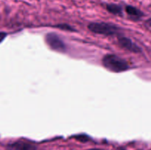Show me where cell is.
I'll return each instance as SVG.
<instances>
[{"mask_svg":"<svg viewBox=\"0 0 151 150\" xmlns=\"http://www.w3.org/2000/svg\"><path fill=\"white\" fill-rule=\"evenodd\" d=\"M88 29L94 33L100 34L110 36L117 34L119 31V28L117 26L112 24L106 23V22H94L88 24Z\"/></svg>","mask_w":151,"mask_h":150,"instance_id":"7a4b0ae2","label":"cell"},{"mask_svg":"<svg viewBox=\"0 0 151 150\" xmlns=\"http://www.w3.org/2000/svg\"><path fill=\"white\" fill-rule=\"evenodd\" d=\"M45 41L50 49L58 52H65L66 51V46L61 38L57 34L52 32L48 33L45 36Z\"/></svg>","mask_w":151,"mask_h":150,"instance_id":"3957f363","label":"cell"},{"mask_svg":"<svg viewBox=\"0 0 151 150\" xmlns=\"http://www.w3.org/2000/svg\"><path fill=\"white\" fill-rule=\"evenodd\" d=\"M118 43H119L120 46H122V48L128 50V51L136 53L141 51V49L135 43L133 42L130 38H126V37H121V38H119Z\"/></svg>","mask_w":151,"mask_h":150,"instance_id":"277c9868","label":"cell"},{"mask_svg":"<svg viewBox=\"0 0 151 150\" xmlns=\"http://www.w3.org/2000/svg\"><path fill=\"white\" fill-rule=\"evenodd\" d=\"M76 138L78 140V141H82V142H86V141H88V137L85 136V135L77 136Z\"/></svg>","mask_w":151,"mask_h":150,"instance_id":"ba28073f","label":"cell"},{"mask_svg":"<svg viewBox=\"0 0 151 150\" xmlns=\"http://www.w3.org/2000/svg\"><path fill=\"white\" fill-rule=\"evenodd\" d=\"M125 11L129 15L130 17H131L134 20H138L143 16V13L139 9L131 5H128L125 7Z\"/></svg>","mask_w":151,"mask_h":150,"instance_id":"8992f818","label":"cell"},{"mask_svg":"<svg viewBox=\"0 0 151 150\" xmlns=\"http://www.w3.org/2000/svg\"><path fill=\"white\" fill-rule=\"evenodd\" d=\"M7 34L6 33V32H0V44H1L3 41H4V38L7 37Z\"/></svg>","mask_w":151,"mask_h":150,"instance_id":"9c48e42d","label":"cell"},{"mask_svg":"<svg viewBox=\"0 0 151 150\" xmlns=\"http://www.w3.org/2000/svg\"><path fill=\"white\" fill-rule=\"evenodd\" d=\"M87 150H103L102 149H97V148H94V149H87Z\"/></svg>","mask_w":151,"mask_h":150,"instance_id":"8fae6325","label":"cell"},{"mask_svg":"<svg viewBox=\"0 0 151 150\" xmlns=\"http://www.w3.org/2000/svg\"><path fill=\"white\" fill-rule=\"evenodd\" d=\"M7 150H37V147L30 143L25 141H16L7 145Z\"/></svg>","mask_w":151,"mask_h":150,"instance_id":"5b68a950","label":"cell"},{"mask_svg":"<svg viewBox=\"0 0 151 150\" xmlns=\"http://www.w3.org/2000/svg\"><path fill=\"white\" fill-rule=\"evenodd\" d=\"M106 10L109 13H112L114 15H117V16H121L122 13V8L119 4H108L106 5Z\"/></svg>","mask_w":151,"mask_h":150,"instance_id":"52a82bcc","label":"cell"},{"mask_svg":"<svg viewBox=\"0 0 151 150\" xmlns=\"http://www.w3.org/2000/svg\"><path fill=\"white\" fill-rule=\"evenodd\" d=\"M146 26L148 27V29H150L151 30V19H149V20H147V21H146Z\"/></svg>","mask_w":151,"mask_h":150,"instance_id":"30bf717a","label":"cell"},{"mask_svg":"<svg viewBox=\"0 0 151 150\" xmlns=\"http://www.w3.org/2000/svg\"><path fill=\"white\" fill-rule=\"evenodd\" d=\"M102 63L106 69L116 73L125 71L129 69L128 63L124 59L115 54H107L104 56Z\"/></svg>","mask_w":151,"mask_h":150,"instance_id":"6da1fadb","label":"cell"}]
</instances>
